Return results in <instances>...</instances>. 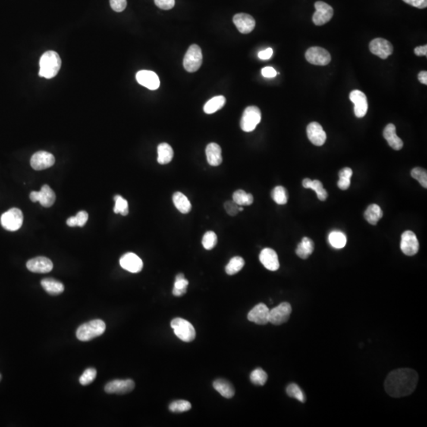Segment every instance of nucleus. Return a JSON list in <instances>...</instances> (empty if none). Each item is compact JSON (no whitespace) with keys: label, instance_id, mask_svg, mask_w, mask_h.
<instances>
[{"label":"nucleus","instance_id":"1","mask_svg":"<svg viewBox=\"0 0 427 427\" xmlns=\"http://www.w3.org/2000/svg\"><path fill=\"white\" fill-rule=\"evenodd\" d=\"M419 381V374L409 368L392 371L384 381V389L392 397L400 398L412 394Z\"/></svg>","mask_w":427,"mask_h":427},{"label":"nucleus","instance_id":"2","mask_svg":"<svg viewBox=\"0 0 427 427\" xmlns=\"http://www.w3.org/2000/svg\"><path fill=\"white\" fill-rule=\"evenodd\" d=\"M61 67V59L57 52L48 51L40 60L39 76L45 79H52L58 74Z\"/></svg>","mask_w":427,"mask_h":427},{"label":"nucleus","instance_id":"3","mask_svg":"<svg viewBox=\"0 0 427 427\" xmlns=\"http://www.w3.org/2000/svg\"><path fill=\"white\" fill-rule=\"evenodd\" d=\"M106 325L103 321L94 320L82 324L76 331V337L80 341H89L103 334Z\"/></svg>","mask_w":427,"mask_h":427},{"label":"nucleus","instance_id":"4","mask_svg":"<svg viewBox=\"0 0 427 427\" xmlns=\"http://www.w3.org/2000/svg\"><path fill=\"white\" fill-rule=\"evenodd\" d=\"M171 327L176 336L182 341L190 343L196 339V332L194 327L183 318H177L173 320Z\"/></svg>","mask_w":427,"mask_h":427},{"label":"nucleus","instance_id":"5","mask_svg":"<svg viewBox=\"0 0 427 427\" xmlns=\"http://www.w3.org/2000/svg\"><path fill=\"white\" fill-rule=\"evenodd\" d=\"M1 225L8 231H17L23 223V214L18 208H11L1 216Z\"/></svg>","mask_w":427,"mask_h":427},{"label":"nucleus","instance_id":"6","mask_svg":"<svg viewBox=\"0 0 427 427\" xmlns=\"http://www.w3.org/2000/svg\"><path fill=\"white\" fill-rule=\"evenodd\" d=\"M261 120V112L256 106H249L244 111L240 120V127L246 132L255 130Z\"/></svg>","mask_w":427,"mask_h":427},{"label":"nucleus","instance_id":"7","mask_svg":"<svg viewBox=\"0 0 427 427\" xmlns=\"http://www.w3.org/2000/svg\"><path fill=\"white\" fill-rule=\"evenodd\" d=\"M202 54L197 45L189 47L184 58V67L189 72H196L202 65Z\"/></svg>","mask_w":427,"mask_h":427},{"label":"nucleus","instance_id":"8","mask_svg":"<svg viewBox=\"0 0 427 427\" xmlns=\"http://www.w3.org/2000/svg\"><path fill=\"white\" fill-rule=\"evenodd\" d=\"M292 307L288 302H283L269 312V323L274 325H281L287 322L291 315Z\"/></svg>","mask_w":427,"mask_h":427},{"label":"nucleus","instance_id":"9","mask_svg":"<svg viewBox=\"0 0 427 427\" xmlns=\"http://www.w3.org/2000/svg\"><path fill=\"white\" fill-rule=\"evenodd\" d=\"M306 59L308 62L318 66L328 65L331 60L329 52L321 47L309 48L306 51Z\"/></svg>","mask_w":427,"mask_h":427},{"label":"nucleus","instance_id":"10","mask_svg":"<svg viewBox=\"0 0 427 427\" xmlns=\"http://www.w3.org/2000/svg\"><path fill=\"white\" fill-rule=\"evenodd\" d=\"M400 249L406 256H415L419 249V242L414 232L411 230L403 232L401 236Z\"/></svg>","mask_w":427,"mask_h":427},{"label":"nucleus","instance_id":"11","mask_svg":"<svg viewBox=\"0 0 427 427\" xmlns=\"http://www.w3.org/2000/svg\"><path fill=\"white\" fill-rule=\"evenodd\" d=\"M29 198L32 202H39L45 208L52 207L55 201V192L48 184L42 186L39 192H32L29 195Z\"/></svg>","mask_w":427,"mask_h":427},{"label":"nucleus","instance_id":"12","mask_svg":"<svg viewBox=\"0 0 427 427\" xmlns=\"http://www.w3.org/2000/svg\"><path fill=\"white\" fill-rule=\"evenodd\" d=\"M316 12L312 16V21L317 26H323L331 20L334 11L331 6L322 1L315 3Z\"/></svg>","mask_w":427,"mask_h":427},{"label":"nucleus","instance_id":"13","mask_svg":"<svg viewBox=\"0 0 427 427\" xmlns=\"http://www.w3.org/2000/svg\"><path fill=\"white\" fill-rule=\"evenodd\" d=\"M369 50L374 55H378L382 60H385L393 54V47L387 40L376 38L369 43Z\"/></svg>","mask_w":427,"mask_h":427},{"label":"nucleus","instance_id":"14","mask_svg":"<svg viewBox=\"0 0 427 427\" xmlns=\"http://www.w3.org/2000/svg\"><path fill=\"white\" fill-rule=\"evenodd\" d=\"M350 100L355 105L354 111H355V116L358 118H362L365 117L368 111L367 98L365 94L362 91L355 89L350 92Z\"/></svg>","mask_w":427,"mask_h":427},{"label":"nucleus","instance_id":"15","mask_svg":"<svg viewBox=\"0 0 427 427\" xmlns=\"http://www.w3.org/2000/svg\"><path fill=\"white\" fill-rule=\"evenodd\" d=\"M55 164V157L46 151H38L32 156L30 165L35 170L50 168Z\"/></svg>","mask_w":427,"mask_h":427},{"label":"nucleus","instance_id":"16","mask_svg":"<svg viewBox=\"0 0 427 427\" xmlns=\"http://www.w3.org/2000/svg\"><path fill=\"white\" fill-rule=\"evenodd\" d=\"M135 388V382L131 379L114 380L105 385V390L108 394H126Z\"/></svg>","mask_w":427,"mask_h":427},{"label":"nucleus","instance_id":"17","mask_svg":"<svg viewBox=\"0 0 427 427\" xmlns=\"http://www.w3.org/2000/svg\"><path fill=\"white\" fill-rule=\"evenodd\" d=\"M122 268L131 273H139L143 268L142 259L133 252H127L122 256L120 259Z\"/></svg>","mask_w":427,"mask_h":427},{"label":"nucleus","instance_id":"18","mask_svg":"<svg viewBox=\"0 0 427 427\" xmlns=\"http://www.w3.org/2000/svg\"><path fill=\"white\" fill-rule=\"evenodd\" d=\"M269 312L265 304H258L248 314V320L259 325H265L269 323Z\"/></svg>","mask_w":427,"mask_h":427},{"label":"nucleus","instance_id":"19","mask_svg":"<svg viewBox=\"0 0 427 427\" xmlns=\"http://www.w3.org/2000/svg\"><path fill=\"white\" fill-rule=\"evenodd\" d=\"M136 80L139 84L151 90H155L160 86V80L158 75L151 70H140L136 74Z\"/></svg>","mask_w":427,"mask_h":427},{"label":"nucleus","instance_id":"20","mask_svg":"<svg viewBox=\"0 0 427 427\" xmlns=\"http://www.w3.org/2000/svg\"><path fill=\"white\" fill-rule=\"evenodd\" d=\"M307 136L309 141L315 146H321L326 141V133L318 122H312L307 127Z\"/></svg>","mask_w":427,"mask_h":427},{"label":"nucleus","instance_id":"21","mask_svg":"<svg viewBox=\"0 0 427 427\" xmlns=\"http://www.w3.org/2000/svg\"><path fill=\"white\" fill-rule=\"evenodd\" d=\"M26 267L32 272L45 274L52 271L53 264L48 258L39 256L29 259L26 264Z\"/></svg>","mask_w":427,"mask_h":427},{"label":"nucleus","instance_id":"22","mask_svg":"<svg viewBox=\"0 0 427 427\" xmlns=\"http://www.w3.org/2000/svg\"><path fill=\"white\" fill-rule=\"evenodd\" d=\"M233 23L240 33L243 34H248L253 30L256 26L255 19L248 14H237L233 18Z\"/></svg>","mask_w":427,"mask_h":427},{"label":"nucleus","instance_id":"23","mask_svg":"<svg viewBox=\"0 0 427 427\" xmlns=\"http://www.w3.org/2000/svg\"><path fill=\"white\" fill-rule=\"evenodd\" d=\"M259 261L264 268L271 271H275L280 268L278 255L274 249L266 248L259 254Z\"/></svg>","mask_w":427,"mask_h":427},{"label":"nucleus","instance_id":"24","mask_svg":"<svg viewBox=\"0 0 427 427\" xmlns=\"http://www.w3.org/2000/svg\"><path fill=\"white\" fill-rule=\"evenodd\" d=\"M383 135L389 146L395 151H400L403 148V141L396 135V126L394 124H389L386 126Z\"/></svg>","mask_w":427,"mask_h":427},{"label":"nucleus","instance_id":"25","mask_svg":"<svg viewBox=\"0 0 427 427\" xmlns=\"http://www.w3.org/2000/svg\"><path fill=\"white\" fill-rule=\"evenodd\" d=\"M207 160L211 166H218L222 162L221 149L215 142H211L206 147Z\"/></svg>","mask_w":427,"mask_h":427},{"label":"nucleus","instance_id":"26","mask_svg":"<svg viewBox=\"0 0 427 427\" xmlns=\"http://www.w3.org/2000/svg\"><path fill=\"white\" fill-rule=\"evenodd\" d=\"M302 186L305 189H312L318 195V199L321 201L326 200L328 198V192L323 187L322 183L320 180H312L309 178L304 179L302 181Z\"/></svg>","mask_w":427,"mask_h":427},{"label":"nucleus","instance_id":"27","mask_svg":"<svg viewBox=\"0 0 427 427\" xmlns=\"http://www.w3.org/2000/svg\"><path fill=\"white\" fill-rule=\"evenodd\" d=\"M174 158V150L166 142L160 143L158 146V162L160 165L170 163Z\"/></svg>","mask_w":427,"mask_h":427},{"label":"nucleus","instance_id":"28","mask_svg":"<svg viewBox=\"0 0 427 427\" xmlns=\"http://www.w3.org/2000/svg\"><path fill=\"white\" fill-rule=\"evenodd\" d=\"M213 386L215 389L225 398H232L235 394L233 386L227 380L217 379L213 383Z\"/></svg>","mask_w":427,"mask_h":427},{"label":"nucleus","instance_id":"29","mask_svg":"<svg viewBox=\"0 0 427 427\" xmlns=\"http://www.w3.org/2000/svg\"><path fill=\"white\" fill-rule=\"evenodd\" d=\"M173 202L174 206L182 214H188L192 209V205L185 195L181 192H177L173 196Z\"/></svg>","mask_w":427,"mask_h":427},{"label":"nucleus","instance_id":"30","mask_svg":"<svg viewBox=\"0 0 427 427\" xmlns=\"http://www.w3.org/2000/svg\"><path fill=\"white\" fill-rule=\"evenodd\" d=\"M41 283L45 291L51 295H58L64 292V286L63 283L54 279H45Z\"/></svg>","mask_w":427,"mask_h":427},{"label":"nucleus","instance_id":"31","mask_svg":"<svg viewBox=\"0 0 427 427\" xmlns=\"http://www.w3.org/2000/svg\"><path fill=\"white\" fill-rule=\"evenodd\" d=\"M314 250V243L309 237H303L298 245L296 254L301 259H306L310 256Z\"/></svg>","mask_w":427,"mask_h":427},{"label":"nucleus","instance_id":"32","mask_svg":"<svg viewBox=\"0 0 427 427\" xmlns=\"http://www.w3.org/2000/svg\"><path fill=\"white\" fill-rule=\"evenodd\" d=\"M364 217L371 225H377L383 217L382 210L378 205H369L364 213Z\"/></svg>","mask_w":427,"mask_h":427},{"label":"nucleus","instance_id":"33","mask_svg":"<svg viewBox=\"0 0 427 427\" xmlns=\"http://www.w3.org/2000/svg\"><path fill=\"white\" fill-rule=\"evenodd\" d=\"M226 104V98L224 96H217L211 98L205 104L203 110L207 114H212L216 113L218 110L221 109Z\"/></svg>","mask_w":427,"mask_h":427},{"label":"nucleus","instance_id":"34","mask_svg":"<svg viewBox=\"0 0 427 427\" xmlns=\"http://www.w3.org/2000/svg\"><path fill=\"white\" fill-rule=\"evenodd\" d=\"M188 286H189V281L184 278V274L182 273L177 274L175 279L173 294L176 297L184 295V293L187 292Z\"/></svg>","mask_w":427,"mask_h":427},{"label":"nucleus","instance_id":"35","mask_svg":"<svg viewBox=\"0 0 427 427\" xmlns=\"http://www.w3.org/2000/svg\"><path fill=\"white\" fill-rule=\"evenodd\" d=\"M328 242L335 249H343L347 244V237L340 231H332L328 235Z\"/></svg>","mask_w":427,"mask_h":427},{"label":"nucleus","instance_id":"36","mask_svg":"<svg viewBox=\"0 0 427 427\" xmlns=\"http://www.w3.org/2000/svg\"><path fill=\"white\" fill-rule=\"evenodd\" d=\"M233 200L239 206H249L253 202V196L242 189L236 191L233 194Z\"/></svg>","mask_w":427,"mask_h":427},{"label":"nucleus","instance_id":"37","mask_svg":"<svg viewBox=\"0 0 427 427\" xmlns=\"http://www.w3.org/2000/svg\"><path fill=\"white\" fill-rule=\"evenodd\" d=\"M352 175H353V171H352L351 169L348 168V167L342 169L339 173L340 180L337 183L339 189H341V190L348 189L350 185V178H351Z\"/></svg>","mask_w":427,"mask_h":427},{"label":"nucleus","instance_id":"38","mask_svg":"<svg viewBox=\"0 0 427 427\" xmlns=\"http://www.w3.org/2000/svg\"><path fill=\"white\" fill-rule=\"evenodd\" d=\"M245 266V261L240 256H235L232 258L230 262L226 266V272L229 275H233L237 274Z\"/></svg>","mask_w":427,"mask_h":427},{"label":"nucleus","instance_id":"39","mask_svg":"<svg viewBox=\"0 0 427 427\" xmlns=\"http://www.w3.org/2000/svg\"><path fill=\"white\" fill-rule=\"evenodd\" d=\"M271 197L277 205H284L288 201V193L287 189L283 186H277L271 192Z\"/></svg>","mask_w":427,"mask_h":427},{"label":"nucleus","instance_id":"40","mask_svg":"<svg viewBox=\"0 0 427 427\" xmlns=\"http://www.w3.org/2000/svg\"><path fill=\"white\" fill-rule=\"evenodd\" d=\"M250 381L255 385H264L268 381V374L261 368H256L251 373Z\"/></svg>","mask_w":427,"mask_h":427},{"label":"nucleus","instance_id":"41","mask_svg":"<svg viewBox=\"0 0 427 427\" xmlns=\"http://www.w3.org/2000/svg\"><path fill=\"white\" fill-rule=\"evenodd\" d=\"M88 216L87 212L86 211H79L77 215L74 217H70L67 220V224L69 227H83V226L87 222Z\"/></svg>","mask_w":427,"mask_h":427},{"label":"nucleus","instance_id":"42","mask_svg":"<svg viewBox=\"0 0 427 427\" xmlns=\"http://www.w3.org/2000/svg\"><path fill=\"white\" fill-rule=\"evenodd\" d=\"M115 200V207H114V211L116 214H120V215H127L128 214V202L125 199L122 197L120 195H117L114 197Z\"/></svg>","mask_w":427,"mask_h":427},{"label":"nucleus","instance_id":"43","mask_svg":"<svg viewBox=\"0 0 427 427\" xmlns=\"http://www.w3.org/2000/svg\"><path fill=\"white\" fill-rule=\"evenodd\" d=\"M217 242H218V237L215 232L208 231L202 237V246L207 250H211L214 249L216 246Z\"/></svg>","mask_w":427,"mask_h":427},{"label":"nucleus","instance_id":"44","mask_svg":"<svg viewBox=\"0 0 427 427\" xmlns=\"http://www.w3.org/2000/svg\"><path fill=\"white\" fill-rule=\"evenodd\" d=\"M287 393L290 397L296 399L302 403L306 402V396L298 384H289L287 388Z\"/></svg>","mask_w":427,"mask_h":427},{"label":"nucleus","instance_id":"45","mask_svg":"<svg viewBox=\"0 0 427 427\" xmlns=\"http://www.w3.org/2000/svg\"><path fill=\"white\" fill-rule=\"evenodd\" d=\"M169 409L174 413H182L188 412L192 409V405L187 400H176L170 403Z\"/></svg>","mask_w":427,"mask_h":427},{"label":"nucleus","instance_id":"46","mask_svg":"<svg viewBox=\"0 0 427 427\" xmlns=\"http://www.w3.org/2000/svg\"><path fill=\"white\" fill-rule=\"evenodd\" d=\"M411 175L412 177H413L414 179L415 180H418V181L420 183L422 187L425 188L426 189L427 188V173L426 170H424V169L419 168V167H417V168L413 169L411 172Z\"/></svg>","mask_w":427,"mask_h":427},{"label":"nucleus","instance_id":"47","mask_svg":"<svg viewBox=\"0 0 427 427\" xmlns=\"http://www.w3.org/2000/svg\"><path fill=\"white\" fill-rule=\"evenodd\" d=\"M97 377V370L94 368H89L86 369L83 373V375L81 376L79 378L80 384L83 385H87L95 381Z\"/></svg>","mask_w":427,"mask_h":427},{"label":"nucleus","instance_id":"48","mask_svg":"<svg viewBox=\"0 0 427 427\" xmlns=\"http://www.w3.org/2000/svg\"><path fill=\"white\" fill-rule=\"evenodd\" d=\"M239 205H237L234 201H227L224 205L226 211L230 216H235L239 212Z\"/></svg>","mask_w":427,"mask_h":427},{"label":"nucleus","instance_id":"49","mask_svg":"<svg viewBox=\"0 0 427 427\" xmlns=\"http://www.w3.org/2000/svg\"><path fill=\"white\" fill-rule=\"evenodd\" d=\"M112 9L116 12H122L127 7V0H109Z\"/></svg>","mask_w":427,"mask_h":427},{"label":"nucleus","instance_id":"50","mask_svg":"<svg viewBox=\"0 0 427 427\" xmlns=\"http://www.w3.org/2000/svg\"><path fill=\"white\" fill-rule=\"evenodd\" d=\"M155 5L161 10H170L175 5V0H155Z\"/></svg>","mask_w":427,"mask_h":427},{"label":"nucleus","instance_id":"51","mask_svg":"<svg viewBox=\"0 0 427 427\" xmlns=\"http://www.w3.org/2000/svg\"><path fill=\"white\" fill-rule=\"evenodd\" d=\"M403 1L417 8L423 9L427 7V0H403Z\"/></svg>","mask_w":427,"mask_h":427},{"label":"nucleus","instance_id":"52","mask_svg":"<svg viewBox=\"0 0 427 427\" xmlns=\"http://www.w3.org/2000/svg\"><path fill=\"white\" fill-rule=\"evenodd\" d=\"M261 72H262V76L264 77L268 78V79L275 77L277 76L276 70L271 67H264L261 70Z\"/></svg>","mask_w":427,"mask_h":427},{"label":"nucleus","instance_id":"53","mask_svg":"<svg viewBox=\"0 0 427 427\" xmlns=\"http://www.w3.org/2000/svg\"><path fill=\"white\" fill-rule=\"evenodd\" d=\"M273 55V50L272 48H268L267 49L264 50V51H261V52H259L258 54V57H259L261 60H269V59L271 58Z\"/></svg>","mask_w":427,"mask_h":427},{"label":"nucleus","instance_id":"54","mask_svg":"<svg viewBox=\"0 0 427 427\" xmlns=\"http://www.w3.org/2000/svg\"><path fill=\"white\" fill-rule=\"evenodd\" d=\"M415 55L418 57H426L427 55V45H422V46L416 47L415 48Z\"/></svg>","mask_w":427,"mask_h":427},{"label":"nucleus","instance_id":"55","mask_svg":"<svg viewBox=\"0 0 427 427\" xmlns=\"http://www.w3.org/2000/svg\"><path fill=\"white\" fill-rule=\"evenodd\" d=\"M418 79H419V82L422 84L427 85V72L423 70V71H421L420 73L419 74V76H418Z\"/></svg>","mask_w":427,"mask_h":427},{"label":"nucleus","instance_id":"56","mask_svg":"<svg viewBox=\"0 0 427 427\" xmlns=\"http://www.w3.org/2000/svg\"><path fill=\"white\" fill-rule=\"evenodd\" d=\"M1 379H2V376L0 374V381H1Z\"/></svg>","mask_w":427,"mask_h":427}]
</instances>
